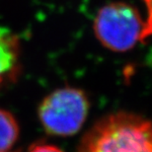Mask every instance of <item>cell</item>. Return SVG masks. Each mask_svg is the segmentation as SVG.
<instances>
[{"label":"cell","instance_id":"cell-1","mask_svg":"<svg viewBox=\"0 0 152 152\" xmlns=\"http://www.w3.org/2000/svg\"><path fill=\"white\" fill-rule=\"evenodd\" d=\"M151 124L142 115L118 112L100 118L76 152H152Z\"/></svg>","mask_w":152,"mask_h":152},{"label":"cell","instance_id":"cell-2","mask_svg":"<svg viewBox=\"0 0 152 152\" xmlns=\"http://www.w3.org/2000/svg\"><path fill=\"white\" fill-rule=\"evenodd\" d=\"M147 28L137 9L124 2L105 5L94 21L98 41L108 50L117 53L130 50L138 42L143 41L148 35Z\"/></svg>","mask_w":152,"mask_h":152},{"label":"cell","instance_id":"cell-3","mask_svg":"<svg viewBox=\"0 0 152 152\" xmlns=\"http://www.w3.org/2000/svg\"><path fill=\"white\" fill-rule=\"evenodd\" d=\"M90 103L79 88L63 87L42 100L38 115L42 127L50 135L67 137L76 134L86 121Z\"/></svg>","mask_w":152,"mask_h":152},{"label":"cell","instance_id":"cell-4","mask_svg":"<svg viewBox=\"0 0 152 152\" xmlns=\"http://www.w3.org/2000/svg\"><path fill=\"white\" fill-rule=\"evenodd\" d=\"M21 72V47L16 35L0 27V86L16 81Z\"/></svg>","mask_w":152,"mask_h":152},{"label":"cell","instance_id":"cell-5","mask_svg":"<svg viewBox=\"0 0 152 152\" xmlns=\"http://www.w3.org/2000/svg\"><path fill=\"white\" fill-rule=\"evenodd\" d=\"M20 134L17 120L10 112L0 108V152H7L14 146Z\"/></svg>","mask_w":152,"mask_h":152},{"label":"cell","instance_id":"cell-6","mask_svg":"<svg viewBox=\"0 0 152 152\" xmlns=\"http://www.w3.org/2000/svg\"><path fill=\"white\" fill-rule=\"evenodd\" d=\"M28 152H63L60 148L56 145L48 144V143H41L36 144L28 150Z\"/></svg>","mask_w":152,"mask_h":152}]
</instances>
